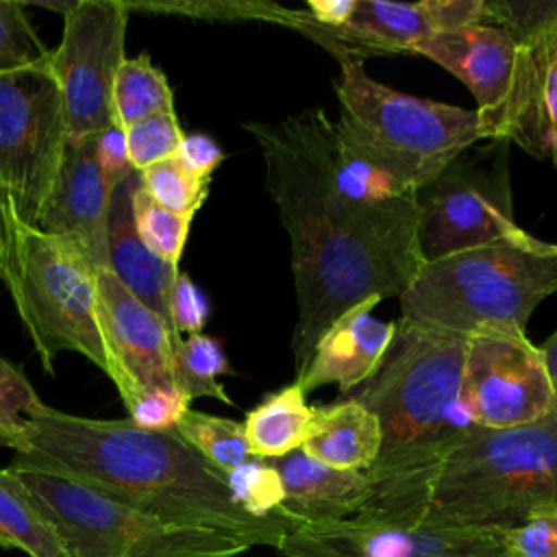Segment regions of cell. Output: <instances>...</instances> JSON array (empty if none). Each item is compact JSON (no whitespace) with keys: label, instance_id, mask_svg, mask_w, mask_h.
Here are the masks:
<instances>
[{"label":"cell","instance_id":"1","mask_svg":"<svg viewBox=\"0 0 557 557\" xmlns=\"http://www.w3.org/2000/svg\"><path fill=\"white\" fill-rule=\"evenodd\" d=\"M265 187L289 237L298 320L292 337L296 379L324 331L366 298L398 296L422 270L416 196L363 205L335 181L337 131L313 107L276 124L246 122Z\"/></svg>","mask_w":557,"mask_h":557},{"label":"cell","instance_id":"2","mask_svg":"<svg viewBox=\"0 0 557 557\" xmlns=\"http://www.w3.org/2000/svg\"><path fill=\"white\" fill-rule=\"evenodd\" d=\"M9 466L57 474L163 522L250 546L278 548L300 527L283 513L244 511L224 474L176 431H148L128 418H83L41 403L26 416Z\"/></svg>","mask_w":557,"mask_h":557},{"label":"cell","instance_id":"3","mask_svg":"<svg viewBox=\"0 0 557 557\" xmlns=\"http://www.w3.org/2000/svg\"><path fill=\"white\" fill-rule=\"evenodd\" d=\"M548 509H557V407L529 424L472 429L429 470L374 485L355 518L509 531Z\"/></svg>","mask_w":557,"mask_h":557},{"label":"cell","instance_id":"4","mask_svg":"<svg viewBox=\"0 0 557 557\" xmlns=\"http://www.w3.org/2000/svg\"><path fill=\"white\" fill-rule=\"evenodd\" d=\"M466 350L468 337L398 320L379 370L348 394L381 424L372 485L429 470L479 426L461 398Z\"/></svg>","mask_w":557,"mask_h":557},{"label":"cell","instance_id":"5","mask_svg":"<svg viewBox=\"0 0 557 557\" xmlns=\"http://www.w3.org/2000/svg\"><path fill=\"white\" fill-rule=\"evenodd\" d=\"M557 294V244L531 233L424 263L400 294V322L461 337L527 335Z\"/></svg>","mask_w":557,"mask_h":557},{"label":"cell","instance_id":"6","mask_svg":"<svg viewBox=\"0 0 557 557\" xmlns=\"http://www.w3.org/2000/svg\"><path fill=\"white\" fill-rule=\"evenodd\" d=\"M0 278L48 374L61 352H78L111 379L98 315V278L70 239L17 218L0 198Z\"/></svg>","mask_w":557,"mask_h":557},{"label":"cell","instance_id":"7","mask_svg":"<svg viewBox=\"0 0 557 557\" xmlns=\"http://www.w3.org/2000/svg\"><path fill=\"white\" fill-rule=\"evenodd\" d=\"M335 59L339 137L407 185H426L483 139L474 109L396 91L368 76L363 57Z\"/></svg>","mask_w":557,"mask_h":557},{"label":"cell","instance_id":"8","mask_svg":"<svg viewBox=\"0 0 557 557\" xmlns=\"http://www.w3.org/2000/svg\"><path fill=\"white\" fill-rule=\"evenodd\" d=\"M9 470L57 529L70 557H239L252 548L222 533L163 522L57 474Z\"/></svg>","mask_w":557,"mask_h":557},{"label":"cell","instance_id":"9","mask_svg":"<svg viewBox=\"0 0 557 557\" xmlns=\"http://www.w3.org/2000/svg\"><path fill=\"white\" fill-rule=\"evenodd\" d=\"M468 150L416 189L424 263L527 233L513 218L509 141Z\"/></svg>","mask_w":557,"mask_h":557},{"label":"cell","instance_id":"10","mask_svg":"<svg viewBox=\"0 0 557 557\" xmlns=\"http://www.w3.org/2000/svg\"><path fill=\"white\" fill-rule=\"evenodd\" d=\"M67 122L50 52L0 72V198L37 226L67 148Z\"/></svg>","mask_w":557,"mask_h":557},{"label":"cell","instance_id":"11","mask_svg":"<svg viewBox=\"0 0 557 557\" xmlns=\"http://www.w3.org/2000/svg\"><path fill=\"white\" fill-rule=\"evenodd\" d=\"M128 7L124 0H74L50 50L70 141L96 137L113 120V81L122 65Z\"/></svg>","mask_w":557,"mask_h":557},{"label":"cell","instance_id":"12","mask_svg":"<svg viewBox=\"0 0 557 557\" xmlns=\"http://www.w3.org/2000/svg\"><path fill=\"white\" fill-rule=\"evenodd\" d=\"M413 54L435 61L470 89L483 139L509 141L527 78V46L498 26L472 24L420 41Z\"/></svg>","mask_w":557,"mask_h":557},{"label":"cell","instance_id":"13","mask_svg":"<svg viewBox=\"0 0 557 557\" xmlns=\"http://www.w3.org/2000/svg\"><path fill=\"white\" fill-rule=\"evenodd\" d=\"M461 398L487 429L529 424L557 407L540 346L527 335L468 337Z\"/></svg>","mask_w":557,"mask_h":557},{"label":"cell","instance_id":"14","mask_svg":"<svg viewBox=\"0 0 557 557\" xmlns=\"http://www.w3.org/2000/svg\"><path fill=\"white\" fill-rule=\"evenodd\" d=\"M278 557H507L505 531L424 529L361 518L300 524Z\"/></svg>","mask_w":557,"mask_h":557},{"label":"cell","instance_id":"15","mask_svg":"<svg viewBox=\"0 0 557 557\" xmlns=\"http://www.w3.org/2000/svg\"><path fill=\"white\" fill-rule=\"evenodd\" d=\"M485 22V0H357L350 20L339 28L318 26L305 11H285V22L337 54H413V48L437 35Z\"/></svg>","mask_w":557,"mask_h":557},{"label":"cell","instance_id":"16","mask_svg":"<svg viewBox=\"0 0 557 557\" xmlns=\"http://www.w3.org/2000/svg\"><path fill=\"white\" fill-rule=\"evenodd\" d=\"M98 315L111 359V381L128 409L152 387L174 385V346L168 324L137 300L107 268L96 272Z\"/></svg>","mask_w":557,"mask_h":557},{"label":"cell","instance_id":"17","mask_svg":"<svg viewBox=\"0 0 557 557\" xmlns=\"http://www.w3.org/2000/svg\"><path fill=\"white\" fill-rule=\"evenodd\" d=\"M98 137V135H96ZM96 137L67 141L39 228L74 242L96 270L107 268L113 187L96 159Z\"/></svg>","mask_w":557,"mask_h":557},{"label":"cell","instance_id":"18","mask_svg":"<svg viewBox=\"0 0 557 557\" xmlns=\"http://www.w3.org/2000/svg\"><path fill=\"white\" fill-rule=\"evenodd\" d=\"M379 302L381 298L361 300L324 331L307 368L296 379L305 394L322 385H337L339 392L350 394L379 370L398 329V322L372 315Z\"/></svg>","mask_w":557,"mask_h":557},{"label":"cell","instance_id":"19","mask_svg":"<svg viewBox=\"0 0 557 557\" xmlns=\"http://www.w3.org/2000/svg\"><path fill=\"white\" fill-rule=\"evenodd\" d=\"M268 461L283 481L285 500L281 513L298 524L355 518L374 494L368 472L337 470L311 459L302 450Z\"/></svg>","mask_w":557,"mask_h":557},{"label":"cell","instance_id":"20","mask_svg":"<svg viewBox=\"0 0 557 557\" xmlns=\"http://www.w3.org/2000/svg\"><path fill=\"white\" fill-rule=\"evenodd\" d=\"M137 178L139 174L133 172L113 194L107 239V270L137 300L152 309L168 324L174 339L181 342L170 320V294L181 270L150 252L135 231L131 213V194Z\"/></svg>","mask_w":557,"mask_h":557},{"label":"cell","instance_id":"21","mask_svg":"<svg viewBox=\"0 0 557 557\" xmlns=\"http://www.w3.org/2000/svg\"><path fill=\"white\" fill-rule=\"evenodd\" d=\"M300 450L337 470L368 472L381 453V424L368 407L346 396L313 407V422Z\"/></svg>","mask_w":557,"mask_h":557},{"label":"cell","instance_id":"22","mask_svg":"<svg viewBox=\"0 0 557 557\" xmlns=\"http://www.w3.org/2000/svg\"><path fill=\"white\" fill-rule=\"evenodd\" d=\"M509 141L537 159L557 161V52L546 46L529 48L527 78Z\"/></svg>","mask_w":557,"mask_h":557},{"label":"cell","instance_id":"23","mask_svg":"<svg viewBox=\"0 0 557 557\" xmlns=\"http://www.w3.org/2000/svg\"><path fill=\"white\" fill-rule=\"evenodd\" d=\"M305 396L302 387L294 381L268 394L246 413L242 424L252 457L278 459L302 448L313 422V407L307 405Z\"/></svg>","mask_w":557,"mask_h":557},{"label":"cell","instance_id":"24","mask_svg":"<svg viewBox=\"0 0 557 557\" xmlns=\"http://www.w3.org/2000/svg\"><path fill=\"white\" fill-rule=\"evenodd\" d=\"M0 546L28 557H70L57 529L9 468L0 470Z\"/></svg>","mask_w":557,"mask_h":557},{"label":"cell","instance_id":"25","mask_svg":"<svg viewBox=\"0 0 557 557\" xmlns=\"http://www.w3.org/2000/svg\"><path fill=\"white\" fill-rule=\"evenodd\" d=\"M113 120L126 128L157 113H174V94L168 76L150 54L124 59L113 81Z\"/></svg>","mask_w":557,"mask_h":557},{"label":"cell","instance_id":"26","mask_svg":"<svg viewBox=\"0 0 557 557\" xmlns=\"http://www.w3.org/2000/svg\"><path fill=\"white\" fill-rule=\"evenodd\" d=\"M222 374H233L222 344L205 333L183 337L174 346V385L183 389L189 400L218 398L233 405L231 396L220 383Z\"/></svg>","mask_w":557,"mask_h":557},{"label":"cell","instance_id":"27","mask_svg":"<svg viewBox=\"0 0 557 557\" xmlns=\"http://www.w3.org/2000/svg\"><path fill=\"white\" fill-rule=\"evenodd\" d=\"M174 431L222 474L252 459L246 444L244 424L231 418L189 409Z\"/></svg>","mask_w":557,"mask_h":557},{"label":"cell","instance_id":"28","mask_svg":"<svg viewBox=\"0 0 557 557\" xmlns=\"http://www.w3.org/2000/svg\"><path fill=\"white\" fill-rule=\"evenodd\" d=\"M131 213L139 239L150 252H154L165 263L178 268L183 257L187 235L191 228V215H178L157 205L141 187L139 178L131 194Z\"/></svg>","mask_w":557,"mask_h":557},{"label":"cell","instance_id":"29","mask_svg":"<svg viewBox=\"0 0 557 557\" xmlns=\"http://www.w3.org/2000/svg\"><path fill=\"white\" fill-rule=\"evenodd\" d=\"M139 174L144 191L168 211L178 215H196L209 196L211 178H200L191 174L178 157L159 161Z\"/></svg>","mask_w":557,"mask_h":557},{"label":"cell","instance_id":"30","mask_svg":"<svg viewBox=\"0 0 557 557\" xmlns=\"http://www.w3.org/2000/svg\"><path fill=\"white\" fill-rule=\"evenodd\" d=\"M507 30L522 46H546L557 28V0H485V22Z\"/></svg>","mask_w":557,"mask_h":557},{"label":"cell","instance_id":"31","mask_svg":"<svg viewBox=\"0 0 557 557\" xmlns=\"http://www.w3.org/2000/svg\"><path fill=\"white\" fill-rule=\"evenodd\" d=\"M224 481L233 494V500L244 511L259 518L281 513L285 490L276 468L268 459L252 457L242 466L233 468L231 472H226Z\"/></svg>","mask_w":557,"mask_h":557},{"label":"cell","instance_id":"32","mask_svg":"<svg viewBox=\"0 0 557 557\" xmlns=\"http://www.w3.org/2000/svg\"><path fill=\"white\" fill-rule=\"evenodd\" d=\"M124 133H126L131 165L135 172H141L159 161L176 157L181 139L185 135L176 111L144 117L126 126Z\"/></svg>","mask_w":557,"mask_h":557},{"label":"cell","instance_id":"33","mask_svg":"<svg viewBox=\"0 0 557 557\" xmlns=\"http://www.w3.org/2000/svg\"><path fill=\"white\" fill-rule=\"evenodd\" d=\"M41 403L22 366L0 355V446H17L26 416Z\"/></svg>","mask_w":557,"mask_h":557},{"label":"cell","instance_id":"34","mask_svg":"<svg viewBox=\"0 0 557 557\" xmlns=\"http://www.w3.org/2000/svg\"><path fill=\"white\" fill-rule=\"evenodd\" d=\"M24 7V2L0 0V72L37 63L50 52L30 24Z\"/></svg>","mask_w":557,"mask_h":557},{"label":"cell","instance_id":"35","mask_svg":"<svg viewBox=\"0 0 557 557\" xmlns=\"http://www.w3.org/2000/svg\"><path fill=\"white\" fill-rule=\"evenodd\" d=\"M189 396L176 385H161L141 392L126 409L128 420L148 431H174L191 409Z\"/></svg>","mask_w":557,"mask_h":557},{"label":"cell","instance_id":"36","mask_svg":"<svg viewBox=\"0 0 557 557\" xmlns=\"http://www.w3.org/2000/svg\"><path fill=\"white\" fill-rule=\"evenodd\" d=\"M507 557H557V509L531 516L505 531Z\"/></svg>","mask_w":557,"mask_h":557},{"label":"cell","instance_id":"37","mask_svg":"<svg viewBox=\"0 0 557 557\" xmlns=\"http://www.w3.org/2000/svg\"><path fill=\"white\" fill-rule=\"evenodd\" d=\"M209 313H211V307L205 292L191 281L189 274L178 272L170 294V320H172L174 333L181 339L202 333L209 320Z\"/></svg>","mask_w":557,"mask_h":557},{"label":"cell","instance_id":"38","mask_svg":"<svg viewBox=\"0 0 557 557\" xmlns=\"http://www.w3.org/2000/svg\"><path fill=\"white\" fill-rule=\"evenodd\" d=\"M96 159H98V165H100L104 178L113 187H120L135 172L131 165V157H128L126 133L117 122H111L104 131L98 133Z\"/></svg>","mask_w":557,"mask_h":557},{"label":"cell","instance_id":"39","mask_svg":"<svg viewBox=\"0 0 557 557\" xmlns=\"http://www.w3.org/2000/svg\"><path fill=\"white\" fill-rule=\"evenodd\" d=\"M176 157L181 163L200 178H211L215 168L224 161V150L207 133H185Z\"/></svg>","mask_w":557,"mask_h":557},{"label":"cell","instance_id":"40","mask_svg":"<svg viewBox=\"0 0 557 557\" xmlns=\"http://www.w3.org/2000/svg\"><path fill=\"white\" fill-rule=\"evenodd\" d=\"M355 4L357 0H309L305 13L318 26L339 28L350 20Z\"/></svg>","mask_w":557,"mask_h":557},{"label":"cell","instance_id":"41","mask_svg":"<svg viewBox=\"0 0 557 557\" xmlns=\"http://www.w3.org/2000/svg\"><path fill=\"white\" fill-rule=\"evenodd\" d=\"M540 352H542V359H544V366H546V372L553 383L555 398H557V331L540 346Z\"/></svg>","mask_w":557,"mask_h":557},{"label":"cell","instance_id":"42","mask_svg":"<svg viewBox=\"0 0 557 557\" xmlns=\"http://www.w3.org/2000/svg\"><path fill=\"white\" fill-rule=\"evenodd\" d=\"M546 48H550L553 52H557V28L553 30V35L548 37V41H546Z\"/></svg>","mask_w":557,"mask_h":557},{"label":"cell","instance_id":"43","mask_svg":"<svg viewBox=\"0 0 557 557\" xmlns=\"http://www.w3.org/2000/svg\"><path fill=\"white\" fill-rule=\"evenodd\" d=\"M0 242H2V218H0Z\"/></svg>","mask_w":557,"mask_h":557}]
</instances>
